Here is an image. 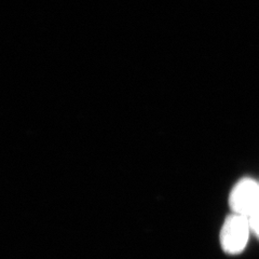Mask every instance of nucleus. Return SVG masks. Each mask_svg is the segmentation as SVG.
Returning <instances> with one entry per match:
<instances>
[{"instance_id": "1", "label": "nucleus", "mask_w": 259, "mask_h": 259, "mask_svg": "<svg viewBox=\"0 0 259 259\" xmlns=\"http://www.w3.org/2000/svg\"><path fill=\"white\" fill-rule=\"evenodd\" d=\"M252 230L245 216L231 213L224 221L220 231V244L223 252L230 256L240 255L247 246Z\"/></svg>"}, {"instance_id": "3", "label": "nucleus", "mask_w": 259, "mask_h": 259, "mask_svg": "<svg viewBox=\"0 0 259 259\" xmlns=\"http://www.w3.org/2000/svg\"><path fill=\"white\" fill-rule=\"evenodd\" d=\"M250 230H252V234L259 239V209L256 213H254L252 216L248 217Z\"/></svg>"}, {"instance_id": "2", "label": "nucleus", "mask_w": 259, "mask_h": 259, "mask_svg": "<svg viewBox=\"0 0 259 259\" xmlns=\"http://www.w3.org/2000/svg\"><path fill=\"white\" fill-rule=\"evenodd\" d=\"M231 213L250 217L259 209V182L244 177L233 186L229 198Z\"/></svg>"}]
</instances>
